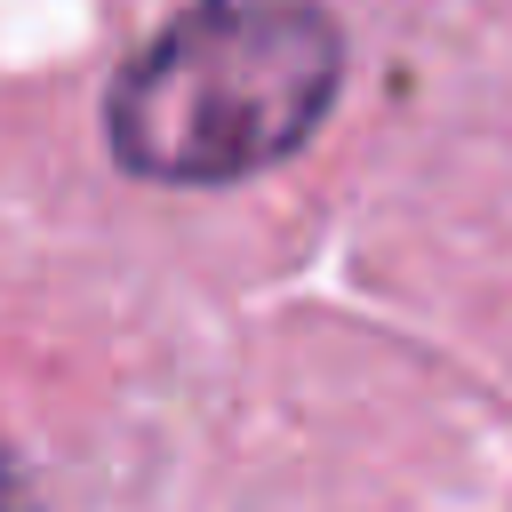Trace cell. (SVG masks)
<instances>
[{"mask_svg": "<svg viewBox=\"0 0 512 512\" xmlns=\"http://www.w3.org/2000/svg\"><path fill=\"white\" fill-rule=\"evenodd\" d=\"M0 512H48V504H40V480L24 472L16 448H0Z\"/></svg>", "mask_w": 512, "mask_h": 512, "instance_id": "cell-2", "label": "cell"}, {"mask_svg": "<svg viewBox=\"0 0 512 512\" xmlns=\"http://www.w3.org/2000/svg\"><path fill=\"white\" fill-rule=\"evenodd\" d=\"M344 88L328 0H184L104 96V144L144 184H240L280 168Z\"/></svg>", "mask_w": 512, "mask_h": 512, "instance_id": "cell-1", "label": "cell"}]
</instances>
